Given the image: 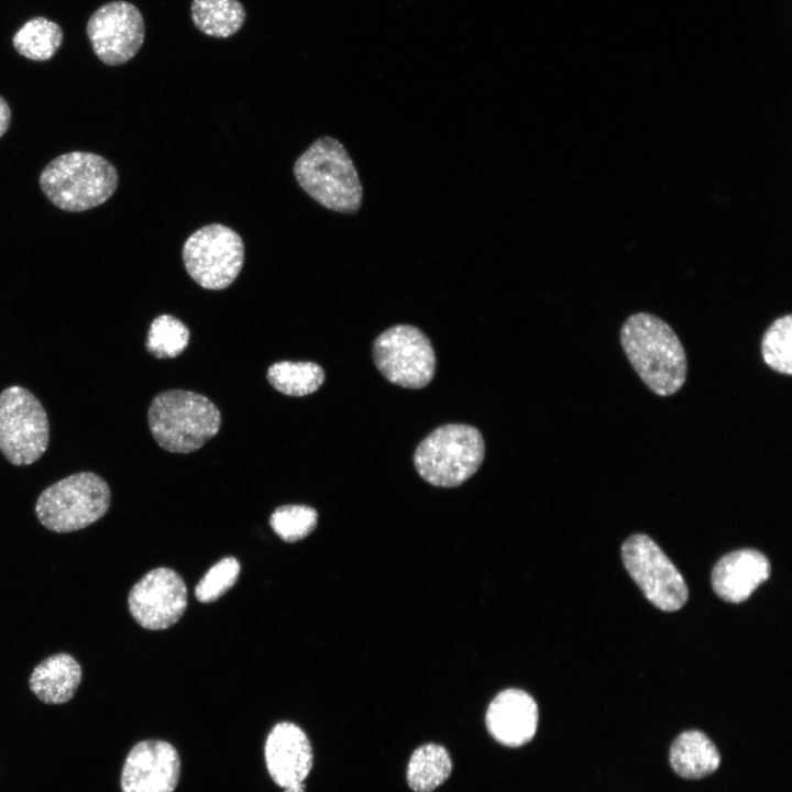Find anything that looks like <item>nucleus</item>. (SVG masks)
<instances>
[{
    "instance_id": "nucleus-2",
    "label": "nucleus",
    "mask_w": 792,
    "mask_h": 792,
    "mask_svg": "<svg viewBox=\"0 0 792 792\" xmlns=\"http://www.w3.org/2000/svg\"><path fill=\"white\" fill-rule=\"evenodd\" d=\"M116 167L101 155L74 151L52 160L40 175V187L57 208L85 211L106 202L116 191Z\"/></svg>"
},
{
    "instance_id": "nucleus-6",
    "label": "nucleus",
    "mask_w": 792,
    "mask_h": 792,
    "mask_svg": "<svg viewBox=\"0 0 792 792\" xmlns=\"http://www.w3.org/2000/svg\"><path fill=\"white\" fill-rule=\"evenodd\" d=\"M111 491L107 482L94 472L68 475L37 497L35 514L48 530L59 534L88 527L109 509Z\"/></svg>"
},
{
    "instance_id": "nucleus-8",
    "label": "nucleus",
    "mask_w": 792,
    "mask_h": 792,
    "mask_svg": "<svg viewBox=\"0 0 792 792\" xmlns=\"http://www.w3.org/2000/svg\"><path fill=\"white\" fill-rule=\"evenodd\" d=\"M189 276L201 287L220 290L239 276L244 262V243L231 228L211 223L191 233L183 246Z\"/></svg>"
},
{
    "instance_id": "nucleus-12",
    "label": "nucleus",
    "mask_w": 792,
    "mask_h": 792,
    "mask_svg": "<svg viewBox=\"0 0 792 792\" xmlns=\"http://www.w3.org/2000/svg\"><path fill=\"white\" fill-rule=\"evenodd\" d=\"M128 605L132 617L143 628H168L179 620L187 607L185 582L172 569L151 570L131 588Z\"/></svg>"
},
{
    "instance_id": "nucleus-15",
    "label": "nucleus",
    "mask_w": 792,
    "mask_h": 792,
    "mask_svg": "<svg viewBox=\"0 0 792 792\" xmlns=\"http://www.w3.org/2000/svg\"><path fill=\"white\" fill-rule=\"evenodd\" d=\"M485 723L488 733L499 744L507 747L524 746L537 730V703L522 690H504L490 703Z\"/></svg>"
},
{
    "instance_id": "nucleus-17",
    "label": "nucleus",
    "mask_w": 792,
    "mask_h": 792,
    "mask_svg": "<svg viewBox=\"0 0 792 792\" xmlns=\"http://www.w3.org/2000/svg\"><path fill=\"white\" fill-rule=\"evenodd\" d=\"M81 667L69 653L58 652L42 660L32 671L29 688L45 704L70 701L80 682Z\"/></svg>"
},
{
    "instance_id": "nucleus-13",
    "label": "nucleus",
    "mask_w": 792,
    "mask_h": 792,
    "mask_svg": "<svg viewBox=\"0 0 792 792\" xmlns=\"http://www.w3.org/2000/svg\"><path fill=\"white\" fill-rule=\"evenodd\" d=\"M177 749L162 739L135 744L125 757L120 787L122 792H174L180 777Z\"/></svg>"
},
{
    "instance_id": "nucleus-20",
    "label": "nucleus",
    "mask_w": 792,
    "mask_h": 792,
    "mask_svg": "<svg viewBox=\"0 0 792 792\" xmlns=\"http://www.w3.org/2000/svg\"><path fill=\"white\" fill-rule=\"evenodd\" d=\"M191 19L202 33L213 37H229L245 21V10L238 0H193Z\"/></svg>"
},
{
    "instance_id": "nucleus-1",
    "label": "nucleus",
    "mask_w": 792,
    "mask_h": 792,
    "mask_svg": "<svg viewBox=\"0 0 792 792\" xmlns=\"http://www.w3.org/2000/svg\"><path fill=\"white\" fill-rule=\"evenodd\" d=\"M623 351L642 383L656 395L678 393L688 376V358L678 334L649 312L630 315L619 331Z\"/></svg>"
},
{
    "instance_id": "nucleus-21",
    "label": "nucleus",
    "mask_w": 792,
    "mask_h": 792,
    "mask_svg": "<svg viewBox=\"0 0 792 792\" xmlns=\"http://www.w3.org/2000/svg\"><path fill=\"white\" fill-rule=\"evenodd\" d=\"M268 383L279 393L302 397L317 392L323 384V369L310 361H279L273 363L266 373Z\"/></svg>"
},
{
    "instance_id": "nucleus-16",
    "label": "nucleus",
    "mask_w": 792,
    "mask_h": 792,
    "mask_svg": "<svg viewBox=\"0 0 792 792\" xmlns=\"http://www.w3.org/2000/svg\"><path fill=\"white\" fill-rule=\"evenodd\" d=\"M767 557L754 549L733 551L722 557L712 571L714 592L729 603H741L770 576Z\"/></svg>"
},
{
    "instance_id": "nucleus-27",
    "label": "nucleus",
    "mask_w": 792,
    "mask_h": 792,
    "mask_svg": "<svg viewBox=\"0 0 792 792\" xmlns=\"http://www.w3.org/2000/svg\"><path fill=\"white\" fill-rule=\"evenodd\" d=\"M11 122V109L3 97L0 96V138L8 131Z\"/></svg>"
},
{
    "instance_id": "nucleus-9",
    "label": "nucleus",
    "mask_w": 792,
    "mask_h": 792,
    "mask_svg": "<svg viewBox=\"0 0 792 792\" xmlns=\"http://www.w3.org/2000/svg\"><path fill=\"white\" fill-rule=\"evenodd\" d=\"M376 369L391 383L411 389L427 386L436 372V354L429 338L410 324L393 326L373 342Z\"/></svg>"
},
{
    "instance_id": "nucleus-4",
    "label": "nucleus",
    "mask_w": 792,
    "mask_h": 792,
    "mask_svg": "<svg viewBox=\"0 0 792 792\" xmlns=\"http://www.w3.org/2000/svg\"><path fill=\"white\" fill-rule=\"evenodd\" d=\"M148 427L157 444L173 453H190L213 438L221 414L206 396L168 389L157 394L147 411Z\"/></svg>"
},
{
    "instance_id": "nucleus-14",
    "label": "nucleus",
    "mask_w": 792,
    "mask_h": 792,
    "mask_svg": "<svg viewBox=\"0 0 792 792\" xmlns=\"http://www.w3.org/2000/svg\"><path fill=\"white\" fill-rule=\"evenodd\" d=\"M264 759L272 780L284 792H305V779L311 771L314 754L306 733L293 722H279L264 744Z\"/></svg>"
},
{
    "instance_id": "nucleus-23",
    "label": "nucleus",
    "mask_w": 792,
    "mask_h": 792,
    "mask_svg": "<svg viewBox=\"0 0 792 792\" xmlns=\"http://www.w3.org/2000/svg\"><path fill=\"white\" fill-rule=\"evenodd\" d=\"M189 330L172 315H160L150 324L145 348L157 359H174L182 354L189 342Z\"/></svg>"
},
{
    "instance_id": "nucleus-26",
    "label": "nucleus",
    "mask_w": 792,
    "mask_h": 792,
    "mask_svg": "<svg viewBox=\"0 0 792 792\" xmlns=\"http://www.w3.org/2000/svg\"><path fill=\"white\" fill-rule=\"evenodd\" d=\"M240 563L233 557H227L211 566L196 586L195 595L201 603H210L221 597L238 581Z\"/></svg>"
},
{
    "instance_id": "nucleus-18",
    "label": "nucleus",
    "mask_w": 792,
    "mask_h": 792,
    "mask_svg": "<svg viewBox=\"0 0 792 792\" xmlns=\"http://www.w3.org/2000/svg\"><path fill=\"white\" fill-rule=\"evenodd\" d=\"M673 770L685 779H701L714 772L721 756L712 740L698 730L680 734L670 750Z\"/></svg>"
},
{
    "instance_id": "nucleus-22",
    "label": "nucleus",
    "mask_w": 792,
    "mask_h": 792,
    "mask_svg": "<svg viewBox=\"0 0 792 792\" xmlns=\"http://www.w3.org/2000/svg\"><path fill=\"white\" fill-rule=\"evenodd\" d=\"M62 42L61 26L44 16L30 19L12 38L13 46L20 55L38 62L52 58Z\"/></svg>"
},
{
    "instance_id": "nucleus-3",
    "label": "nucleus",
    "mask_w": 792,
    "mask_h": 792,
    "mask_svg": "<svg viewBox=\"0 0 792 792\" xmlns=\"http://www.w3.org/2000/svg\"><path fill=\"white\" fill-rule=\"evenodd\" d=\"M294 175L304 191L321 206L340 213H354L363 189L344 146L331 136L317 139L295 162Z\"/></svg>"
},
{
    "instance_id": "nucleus-24",
    "label": "nucleus",
    "mask_w": 792,
    "mask_h": 792,
    "mask_svg": "<svg viewBox=\"0 0 792 792\" xmlns=\"http://www.w3.org/2000/svg\"><path fill=\"white\" fill-rule=\"evenodd\" d=\"M763 362L774 372L792 374V315L777 318L761 339Z\"/></svg>"
},
{
    "instance_id": "nucleus-25",
    "label": "nucleus",
    "mask_w": 792,
    "mask_h": 792,
    "mask_svg": "<svg viewBox=\"0 0 792 792\" xmlns=\"http://www.w3.org/2000/svg\"><path fill=\"white\" fill-rule=\"evenodd\" d=\"M318 524L317 510L307 505H283L270 518L275 534L286 542H296L310 535Z\"/></svg>"
},
{
    "instance_id": "nucleus-19",
    "label": "nucleus",
    "mask_w": 792,
    "mask_h": 792,
    "mask_svg": "<svg viewBox=\"0 0 792 792\" xmlns=\"http://www.w3.org/2000/svg\"><path fill=\"white\" fill-rule=\"evenodd\" d=\"M452 760L447 749L437 744H425L410 756L407 782L415 792H431L451 774Z\"/></svg>"
},
{
    "instance_id": "nucleus-7",
    "label": "nucleus",
    "mask_w": 792,
    "mask_h": 792,
    "mask_svg": "<svg viewBox=\"0 0 792 792\" xmlns=\"http://www.w3.org/2000/svg\"><path fill=\"white\" fill-rule=\"evenodd\" d=\"M50 422L40 399L13 385L0 393V452L13 465H30L46 451Z\"/></svg>"
},
{
    "instance_id": "nucleus-10",
    "label": "nucleus",
    "mask_w": 792,
    "mask_h": 792,
    "mask_svg": "<svg viewBox=\"0 0 792 792\" xmlns=\"http://www.w3.org/2000/svg\"><path fill=\"white\" fill-rule=\"evenodd\" d=\"M622 557L632 580L656 607L674 612L685 604L688 587L683 576L651 538L630 536L622 547Z\"/></svg>"
},
{
    "instance_id": "nucleus-5",
    "label": "nucleus",
    "mask_w": 792,
    "mask_h": 792,
    "mask_svg": "<svg viewBox=\"0 0 792 792\" xmlns=\"http://www.w3.org/2000/svg\"><path fill=\"white\" fill-rule=\"evenodd\" d=\"M484 455L485 443L479 429L465 424H447L420 441L414 464L427 483L455 487L480 469Z\"/></svg>"
},
{
    "instance_id": "nucleus-11",
    "label": "nucleus",
    "mask_w": 792,
    "mask_h": 792,
    "mask_svg": "<svg viewBox=\"0 0 792 792\" xmlns=\"http://www.w3.org/2000/svg\"><path fill=\"white\" fill-rule=\"evenodd\" d=\"M87 34L97 57L106 65L118 66L136 55L144 42L145 25L135 6L112 1L92 13Z\"/></svg>"
}]
</instances>
